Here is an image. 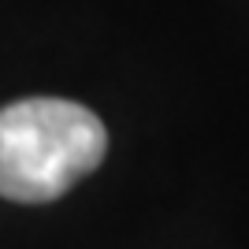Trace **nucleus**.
<instances>
[{
    "mask_svg": "<svg viewBox=\"0 0 249 249\" xmlns=\"http://www.w3.org/2000/svg\"><path fill=\"white\" fill-rule=\"evenodd\" d=\"M108 153V130L89 108L60 97L0 108V197L45 205L82 182Z\"/></svg>",
    "mask_w": 249,
    "mask_h": 249,
    "instance_id": "nucleus-1",
    "label": "nucleus"
}]
</instances>
